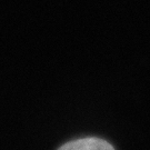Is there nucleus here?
I'll list each match as a JSON object with an SVG mask.
<instances>
[{
    "mask_svg": "<svg viewBox=\"0 0 150 150\" xmlns=\"http://www.w3.org/2000/svg\"><path fill=\"white\" fill-rule=\"evenodd\" d=\"M58 150H115L106 140L99 138H82L64 144Z\"/></svg>",
    "mask_w": 150,
    "mask_h": 150,
    "instance_id": "obj_1",
    "label": "nucleus"
}]
</instances>
